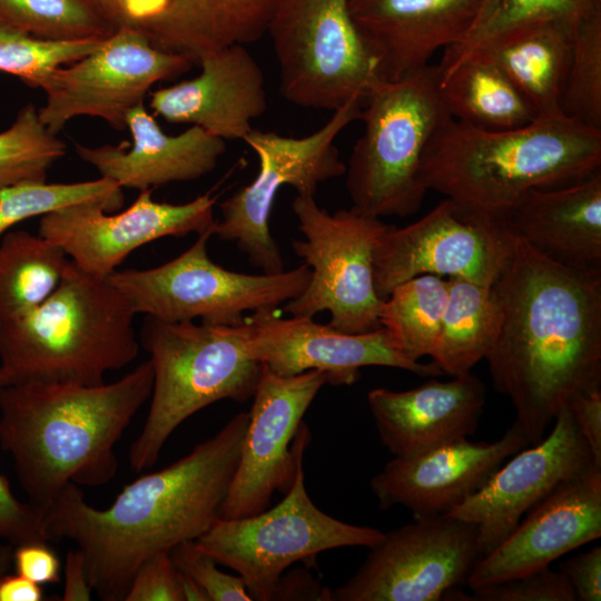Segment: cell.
Returning a JSON list of instances; mask_svg holds the SVG:
<instances>
[{"instance_id": "21", "label": "cell", "mask_w": 601, "mask_h": 601, "mask_svg": "<svg viewBox=\"0 0 601 601\" xmlns=\"http://www.w3.org/2000/svg\"><path fill=\"white\" fill-rule=\"evenodd\" d=\"M513 424L494 442L462 437L391 460L371 480L381 509L401 505L415 518L444 515L474 494L499 466L528 445Z\"/></svg>"}, {"instance_id": "22", "label": "cell", "mask_w": 601, "mask_h": 601, "mask_svg": "<svg viewBox=\"0 0 601 601\" xmlns=\"http://www.w3.org/2000/svg\"><path fill=\"white\" fill-rule=\"evenodd\" d=\"M484 0H349L378 78L396 80L461 41Z\"/></svg>"}, {"instance_id": "41", "label": "cell", "mask_w": 601, "mask_h": 601, "mask_svg": "<svg viewBox=\"0 0 601 601\" xmlns=\"http://www.w3.org/2000/svg\"><path fill=\"white\" fill-rule=\"evenodd\" d=\"M8 384L0 367V390ZM0 539L12 545L31 541H49L43 513L31 503L21 502L12 493L8 479L0 473Z\"/></svg>"}, {"instance_id": "4", "label": "cell", "mask_w": 601, "mask_h": 601, "mask_svg": "<svg viewBox=\"0 0 601 601\" xmlns=\"http://www.w3.org/2000/svg\"><path fill=\"white\" fill-rule=\"evenodd\" d=\"M601 170V130L564 115L489 130L454 119L431 138L421 164L427 190L464 215L503 223L528 191L580 181Z\"/></svg>"}, {"instance_id": "50", "label": "cell", "mask_w": 601, "mask_h": 601, "mask_svg": "<svg viewBox=\"0 0 601 601\" xmlns=\"http://www.w3.org/2000/svg\"><path fill=\"white\" fill-rule=\"evenodd\" d=\"M179 572V585L183 601H208L201 588L188 575Z\"/></svg>"}, {"instance_id": "30", "label": "cell", "mask_w": 601, "mask_h": 601, "mask_svg": "<svg viewBox=\"0 0 601 601\" xmlns=\"http://www.w3.org/2000/svg\"><path fill=\"white\" fill-rule=\"evenodd\" d=\"M595 18H601V0H484L467 33L443 50L437 67L443 72L474 52L541 28L574 35Z\"/></svg>"}, {"instance_id": "28", "label": "cell", "mask_w": 601, "mask_h": 601, "mask_svg": "<svg viewBox=\"0 0 601 601\" xmlns=\"http://www.w3.org/2000/svg\"><path fill=\"white\" fill-rule=\"evenodd\" d=\"M440 91L452 119L482 129H513L538 118L502 69L481 53L440 72Z\"/></svg>"}, {"instance_id": "39", "label": "cell", "mask_w": 601, "mask_h": 601, "mask_svg": "<svg viewBox=\"0 0 601 601\" xmlns=\"http://www.w3.org/2000/svg\"><path fill=\"white\" fill-rule=\"evenodd\" d=\"M173 563L193 579L208 601H252L239 575L220 571L217 561L195 541H185L169 551Z\"/></svg>"}, {"instance_id": "29", "label": "cell", "mask_w": 601, "mask_h": 601, "mask_svg": "<svg viewBox=\"0 0 601 601\" xmlns=\"http://www.w3.org/2000/svg\"><path fill=\"white\" fill-rule=\"evenodd\" d=\"M573 36L558 28H541L474 53L490 58L502 69L538 118L556 117L563 115L561 102Z\"/></svg>"}, {"instance_id": "15", "label": "cell", "mask_w": 601, "mask_h": 601, "mask_svg": "<svg viewBox=\"0 0 601 601\" xmlns=\"http://www.w3.org/2000/svg\"><path fill=\"white\" fill-rule=\"evenodd\" d=\"M514 236L504 223L459 213L444 199L418 220L394 225L378 238L373 253L377 295L420 275H437L492 286L511 256Z\"/></svg>"}, {"instance_id": "18", "label": "cell", "mask_w": 601, "mask_h": 601, "mask_svg": "<svg viewBox=\"0 0 601 601\" xmlns=\"http://www.w3.org/2000/svg\"><path fill=\"white\" fill-rule=\"evenodd\" d=\"M250 354L279 376L321 371L328 384L352 385L365 366H386L420 376H437L432 362L422 364L405 355L383 327L364 333H344L308 317L283 318L276 307H265L246 317Z\"/></svg>"}, {"instance_id": "7", "label": "cell", "mask_w": 601, "mask_h": 601, "mask_svg": "<svg viewBox=\"0 0 601 601\" xmlns=\"http://www.w3.org/2000/svg\"><path fill=\"white\" fill-rule=\"evenodd\" d=\"M450 116L440 91L437 65L396 80L378 77L363 101V132L346 165L352 207L377 218L415 214L427 189L421 180L425 149Z\"/></svg>"}, {"instance_id": "42", "label": "cell", "mask_w": 601, "mask_h": 601, "mask_svg": "<svg viewBox=\"0 0 601 601\" xmlns=\"http://www.w3.org/2000/svg\"><path fill=\"white\" fill-rule=\"evenodd\" d=\"M124 601H183L179 572L169 552H159L138 566Z\"/></svg>"}, {"instance_id": "5", "label": "cell", "mask_w": 601, "mask_h": 601, "mask_svg": "<svg viewBox=\"0 0 601 601\" xmlns=\"http://www.w3.org/2000/svg\"><path fill=\"white\" fill-rule=\"evenodd\" d=\"M136 315L108 278L69 260L59 285L40 305L0 324V367L8 384H102L108 372L138 356Z\"/></svg>"}, {"instance_id": "11", "label": "cell", "mask_w": 601, "mask_h": 601, "mask_svg": "<svg viewBox=\"0 0 601 601\" xmlns=\"http://www.w3.org/2000/svg\"><path fill=\"white\" fill-rule=\"evenodd\" d=\"M292 210L304 240L292 248L311 268L305 290L285 303L290 316L313 318L331 313L332 327L344 333H364L380 327L383 299L373 278V253L390 227L381 218L351 207L329 214L314 196L296 195Z\"/></svg>"}, {"instance_id": "35", "label": "cell", "mask_w": 601, "mask_h": 601, "mask_svg": "<svg viewBox=\"0 0 601 601\" xmlns=\"http://www.w3.org/2000/svg\"><path fill=\"white\" fill-rule=\"evenodd\" d=\"M40 121L35 105L20 109L12 125L0 132V191L27 181H46L51 166L66 154V145Z\"/></svg>"}, {"instance_id": "24", "label": "cell", "mask_w": 601, "mask_h": 601, "mask_svg": "<svg viewBox=\"0 0 601 601\" xmlns=\"http://www.w3.org/2000/svg\"><path fill=\"white\" fill-rule=\"evenodd\" d=\"M367 402L384 446L395 457H407L473 434L485 386L469 373L407 391L374 388Z\"/></svg>"}, {"instance_id": "44", "label": "cell", "mask_w": 601, "mask_h": 601, "mask_svg": "<svg viewBox=\"0 0 601 601\" xmlns=\"http://www.w3.org/2000/svg\"><path fill=\"white\" fill-rule=\"evenodd\" d=\"M565 403L595 464L601 466V387L575 392Z\"/></svg>"}, {"instance_id": "32", "label": "cell", "mask_w": 601, "mask_h": 601, "mask_svg": "<svg viewBox=\"0 0 601 601\" xmlns=\"http://www.w3.org/2000/svg\"><path fill=\"white\" fill-rule=\"evenodd\" d=\"M69 257L58 245L27 230L0 238V324L40 305L59 285Z\"/></svg>"}, {"instance_id": "31", "label": "cell", "mask_w": 601, "mask_h": 601, "mask_svg": "<svg viewBox=\"0 0 601 601\" xmlns=\"http://www.w3.org/2000/svg\"><path fill=\"white\" fill-rule=\"evenodd\" d=\"M447 302L433 363L452 377L471 373L490 352L501 308L492 286L463 278H447Z\"/></svg>"}, {"instance_id": "10", "label": "cell", "mask_w": 601, "mask_h": 601, "mask_svg": "<svg viewBox=\"0 0 601 601\" xmlns=\"http://www.w3.org/2000/svg\"><path fill=\"white\" fill-rule=\"evenodd\" d=\"M303 457L278 504L250 516L219 518L196 540L218 564L238 573L253 600H272L279 578L297 561L336 548L370 549L384 536L375 528L349 524L319 510L305 487Z\"/></svg>"}, {"instance_id": "13", "label": "cell", "mask_w": 601, "mask_h": 601, "mask_svg": "<svg viewBox=\"0 0 601 601\" xmlns=\"http://www.w3.org/2000/svg\"><path fill=\"white\" fill-rule=\"evenodd\" d=\"M188 57L152 45L138 29L120 28L90 53L55 69L42 86L46 104L40 121L58 135L75 117L105 120L125 130L128 112L144 100L158 81L190 69Z\"/></svg>"}, {"instance_id": "27", "label": "cell", "mask_w": 601, "mask_h": 601, "mask_svg": "<svg viewBox=\"0 0 601 601\" xmlns=\"http://www.w3.org/2000/svg\"><path fill=\"white\" fill-rule=\"evenodd\" d=\"M283 0H168L142 32L159 49L195 62L210 51L257 41Z\"/></svg>"}, {"instance_id": "51", "label": "cell", "mask_w": 601, "mask_h": 601, "mask_svg": "<svg viewBox=\"0 0 601 601\" xmlns=\"http://www.w3.org/2000/svg\"><path fill=\"white\" fill-rule=\"evenodd\" d=\"M0 539V578L9 572L13 565V549L9 542Z\"/></svg>"}, {"instance_id": "48", "label": "cell", "mask_w": 601, "mask_h": 601, "mask_svg": "<svg viewBox=\"0 0 601 601\" xmlns=\"http://www.w3.org/2000/svg\"><path fill=\"white\" fill-rule=\"evenodd\" d=\"M327 594L328 589L321 587L311 573L296 571L279 578L272 600L313 599L326 601Z\"/></svg>"}, {"instance_id": "37", "label": "cell", "mask_w": 601, "mask_h": 601, "mask_svg": "<svg viewBox=\"0 0 601 601\" xmlns=\"http://www.w3.org/2000/svg\"><path fill=\"white\" fill-rule=\"evenodd\" d=\"M561 108L565 117L601 130V18L573 36Z\"/></svg>"}, {"instance_id": "38", "label": "cell", "mask_w": 601, "mask_h": 601, "mask_svg": "<svg viewBox=\"0 0 601 601\" xmlns=\"http://www.w3.org/2000/svg\"><path fill=\"white\" fill-rule=\"evenodd\" d=\"M101 41H49L0 24V71L42 88L55 69L90 53Z\"/></svg>"}, {"instance_id": "16", "label": "cell", "mask_w": 601, "mask_h": 601, "mask_svg": "<svg viewBox=\"0 0 601 601\" xmlns=\"http://www.w3.org/2000/svg\"><path fill=\"white\" fill-rule=\"evenodd\" d=\"M327 383L321 371L279 376L263 365L221 519L257 514L270 506L275 492L289 490L311 441L303 416Z\"/></svg>"}, {"instance_id": "6", "label": "cell", "mask_w": 601, "mask_h": 601, "mask_svg": "<svg viewBox=\"0 0 601 601\" xmlns=\"http://www.w3.org/2000/svg\"><path fill=\"white\" fill-rule=\"evenodd\" d=\"M248 333L246 319L229 326L147 317L140 342L154 381L148 415L128 452L135 472L150 469L193 414L218 401L253 397L263 365L250 354Z\"/></svg>"}, {"instance_id": "40", "label": "cell", "mask_w": 601, "mask_h": 601, "mask_svg": "<svg viewBox=\"0 0 601 601\" xmlns=\"http://www.w3.org/2000/svg\"><path fill=\"white\" fill-rule=\"evenodd\" d=\"M473 590L470 600L482 601H575L574 589L562 571L549 566Z\"/></svg>"}, {"instance_id": "17", "label": "cell", "mask_w": 601, "mask_h": 601, "mask_svg": "<svg viewBox=\"0 0 601 601\" xmlns=\"http://www.w3.org/2000/svg\"><path fill=\"white\" fill-rule=\"evenodd\" d=\"M140 190L124 211L104 199L66 206L40 217L38 234L61 247L83 272L108 278L135 249L164 237L213 231L216 196L206 193L185 204L152 199Z\"/></svg>"}, {"instance_id": "8", "label": "cell", "mask_w": 601, "mask_h": 601, "mask_svg": "<svg viewBox=\"0 0 601 601\" xmlns=\"http://www.w3.org/2000/svg\"><path fill=\"white\" fill-rule=\"evenodd\" d=\"M213 231L174 259L149 269L116 270L108 279L136 314L164 322L200 318L211 325H240L246 311L277 307L306 288L311 268L303 264L278 274H246L214 263L207 253Z\"/></svg>"}, {"instance_id": "14", "label": "cell", "mask_w": 601, "mask_h": 601, "mask_svg": "<svg viewBox=\"0 0 601 601\" xmlns=\"http://www.w3.org/2000/svg\"><path fill=\"white\" fill-rule=\"evenodd\" d=\"M481 558L473 523L415 518L384 533L358 570L327 601H439L466 581Z\"/></svg>"}, {"instance_id": "9", "label": "cell", "mask_w": 601, "mask_h": 601, "mask_svg": "<svg viewBox=\"0 0 601 601\" xmlns=\"http://www.w3.org/2000/svg\"><path fill=\"white\" fill-rule=\"evenodd\" d=\"M362 106L363 99H349L319 129L303 137L253 129L244 141L258 158V174L220 203L221 219L216 221L214 235L235 242L264 274L284 272L279 246L269 231L276 196L284 186L294 187L297 195L315 196L319 184L345 174L335 140L358 120Z\"/></svg>"}, {"instance_id": "33", "label": "cell", "mask_w": 601, "mask_h": 601, "mask_svg": "<svg viewBox=\"0 0 601 601\" xmlns=\"http://www.w3.org/2000/svg\"><path fill=\"white\" fill-rule=\"evenodd\" d=\"M447 302V280L420 275L395 286L383 299L378 324L410 358L431 356L436 346Z\"/></svg>"}, {"instance_id": "43", "label": "cell", "mask_w": 601, "mask_h": 601, "mask_svg": "<svg viewBox=\"0 0 601 601\" xmlns=\"http://www.w3.org/2000/svg\"><path fill=\"white\" fill-rule=\"evenodd\" d=\"M48 541H31L16 545L13 566L16 573L38 584L57 583L61 563Z\"/></svg>"}, {"instance_id": "36", "label": "cell", "mask_w": 601, "mask_h": 601, "mask_svg": "<svg viewBox=\"0 0 601 601\" xmlns=\"http://www.w3.org/2000/svg\"><path fill=\"white\" fill-rule=\"evenodd\" d=\"M104 199L118 210L124 205L122 188L100 177L71 184L27 181L0 191V238L18 224L81 201Z\"/></svg>"}, {"instance_id": "2", "label": "cell", "mask_w": 601, "mask_h": 601, "mask_svg": "<svg viewBox=\"0 0 601 601\" xmlns=\"http://www.w3.org/2000/svg\"><path fill=\"white\" fill-rule=\"evenodd\" d=\"M247 422L248 412L234 415L186 456L127 484L105 509L69 483L43 512L49 541H73L93 592L124 601L144 561L197 540L220 518Z\"/></svg>"}, {"instance_id": "46", "label": "cell", "mask_w": 601, "mask_h": 601, "mask_svg": "<svg viewBox=\"0 0 601 601\" xmlns=\"http://www.w3.org/2000/svg\"><path fill=\"white\" fill-rule=\"evenodd\" d=\"M116 28H142L156 18L168 0H90Z\"/></svg>"}, {"instance_id": "1", "label": "cell", "mask_w": 601, "mask_h": 601, "mask_svg": "<svg viewBox=\"0 0 601 601\" xmlns=\"http://www.w3.org/2000/svg\"><path fill=\"white\" fill-rule=\"evenodd\" d=\"M493 288L501 316L484 359L534 445L573 393L601 387V275L554 262L514 236Z\"/></svg>"}, {"instance_id": "3", "label": "cell", "mask_w": 601, "mask_h": 601, "mask_svg": "<svg viewBox=\"0 0 601 601\" xmlns=\"http://www.w3.org/2000/svg\"><path fill=\"white\" fill-rule=\"evenodd\" d=\"M149 359L112 383L23 382L0 390V444L29 503L42 513L69 484L100 486L118 470L115 446L149 400Z\"/></svg>"}, {"instance_id": "20", "label": "cell", "mask_w": 601, "mask_h": 601, "mask_svg": "<svg viewBox=\"0 0 601 601\" xmlns=\"http://www.w3.org/2000/svg\"><path fill=\"white\" fill-rule=\"evenodd\" d=\"M600 536L601 466L591 463L529 510L501 544L476 561L466 582L476 589L520 577Z\"/></svg>"}, {"instance_id": "34", "label": "cell", "mask_w": 601, "mask_h": 601, "mask_svg": "<svg viewBox=\"0 0 601 601\" xmlns=\"http://www.w3.org/2000/svg\"><path fill=\"white\" fill-rule=\"evenodd\" d=\"M0 24L49 41L104 40L117 30L90 0H0Z\"/></svg>"}, {"instance_id": "23", "label": "cell", "mask_w": 601, "mask_h": 601, "mask_svg": "<svg viewBox=\"0 0 601 601\" xmlns=\"http://www.w3.org/2000/svg\"><path fill=\"white\" fill-rule=\"evenodd\" d=\"M197 62L196 77L150 93L154 115L198 126L225 141L244 140L267 109L260 66L242 45L207 52Z\"/></svg>"}, {"instance_id": "45", "label": "cell", "mask_w": 601, "mask_h": 601, "mask_svg": "<svg viewBox=\"0 0 601 601\" xmlns=\"http://www.w3.org/2000/svg\"><path fill=\"white\" fill-rule=\"evenodd\" d=\"M570 580L578 600H601V546L595 545L587 552L578 553L560 564Z\"/></svg>"}, {"instance_id": "19", "label": "cell", "mask_w": 601, "mask_h": 601, "mask_svg": "<svg viewBox=\"0 0 601 601\" xmlns=\"http://www.w3.org/2000/svg\"><path fill=\"white\" fill-rule=\"evenodd\" d=\"M553 421L548 436L514 453L474 494L444 514L475 525L481 556L501 544L558 484L595 463L566 403Z\"/></svg>"}, {"instance_id": "47", "label": "cell", "mask_w": 601, "mask_h": 601, "mask_svg": "<svg viewBox=\"0 0 601 601\" xmlns=\"http://www.w3.org/2000/svg\"><path fill=\"white\" fill-rule=\"evenodd\" d=\"M63 575L62 601H89L91 599L93 590L89 582L85 556L78 548L67 553Z\"/></svg>"}, {"instance_id": "25", "label": "cell", "mask_w": 601, "mask_h": 601, "mask_svg": "<svg viewBox=\"0 0 601 601\" xmlns=\"http://www.w3.org/2000/svg\"><path fill=\"white\" fill-rule=\"evenodd\" d=\"M126 127L132 137L129 149L124 145H76L83 161L121 188L140 191L198 179L214 170L226 151L225 140L198 126L178 135L165 134L144 104L128 112Z\"/></svg>"}, {"instance_id": "26", "label": "cell", "mask_w": 601, "mask_h": 601, "mask_svg": "<svg viewBox=\"0 0 601 601\" xmlns=\"http://www.w3.org/2000/svg\"><path fill=\"white\" fill-rule=\"evenodd\" d=\"M503 223L545 257L601 275V170L577 183L525 193Z\"/></svg>"}, {"instance_id": "12", "label": "cell", "mask_w": 601, "mask_h": 601, "mask_svg": "<svg viewBox=\"0 0 601 601\" xmlns=\"http://www.w3.org/2000/svg\"><path fill=\"white\" fill-rule=\"evenodd\" d=\"M349 0H283L267 32L290 104L336 110L364 98L377 77L352 19Z\"/></svg>"}, {"instance_id": "49", "label": "cell", "mask_w": 601, "mask_h": 601, "mask_svg": "<svg viewBox=\"0 0 601 601\" xmlns=\"http://www.w3.org/2000/svg\"><path fill=\"white\" fill-rule=\"evenodd\" d=\"M41 584L19 574H4L0 578V601H42Z\"/></svg>"}]
</instances>
